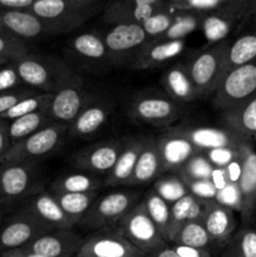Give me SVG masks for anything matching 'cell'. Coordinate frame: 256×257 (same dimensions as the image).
Returning a JSON list of instances; mask_svg holds the SVG:
<instances>
[{
  "label": "cell",
  "mask_w": 256,
  "mask_h": 257,
  "mask_svg": "<svg viewBox=\"0 0 256 257\" xmlns=\"http://www.w3.org/2000/svg\"><path fill=\"white\" fill-rule=\"evenodd\" d=\"M220 3L221 0H190L188 5L193 8H198V9H207V8H215Z\"/></svg>",
  "instance_id": "obj_52"
},
{
  "label": "cell",
  "mask_w": 256,
  "mask_h": 257,
  "mask_svg": "<svg viewBox=\"0 0 256 257\" xmlns=\"http://www.w3.org/2000/svg\"><path fill=\"white\" fill-rule=\"evenodd\" d=\"M155 191L168 205H172L173 202L178 201L181 197L190 192L180 176L178 177L170 176V177L160 178L158 181H156Z\"/></svg>",
  "instance_id": "obj_39"
},
{
  "label": "cell",
  "mask_w": 256,
  "mask_h": 257,
  "mask_svg": "<svg viewBox=\"0 0 256 257\" xmlns=\"http://www.w3.org/2000/svg\"><path fill=\"white\" fill-rule=\"evenodd\" d=\"M124 141L109 140L82 148L69 158V162L78 170L88 173H109L122 151Z\"/></svg>",
  "instance_id": "obj_9"
},
{
  "label": "cell",
  "mask_w": 256,
  "mask_h": 257,
  "mask_svg": "<svg viewBox=\"0 0 256 257\" xmlns=\"http://www.w3.org/2000/svg\"><path fill=\"white\" fill-rule=\"evenodd\" d=\"M241 172L237 181L241 198V216L248 221L256 211V151L251 141L240 146Z\"/></svg>",
  "instance_id": "obj_15"
},
{
  "label": "cell",
  "mask_w": 256,
  "mask_h": 257,
  "mask_svg": "<svg viewBox=\"0 0 256 257\" xmlns=\"http://www.w3.org/2000/svg\"><path fill=\"white\" fill-rule=\"evenodd\" d=\"M68 130V124L52 122L29 137L13 143L0 161L5 165L32 163L33 161L54 152L62 145Z\"/></svg>",
  "instance_id": "obj_2"
},
{
  "label": "cell",
  "mask_w": 256,
  "mask_h": 257,
  "mask_svg": "<svg viewBox=\"0 0 256 257\" xmlns=\"http://www.w3.org/2000/svg\"><path fill=\"white\" fill-rule=\"evenodd\" d=\"M2 257H44L38 253L30 252V251L24 250V248H15V250L3 251Z\"/></svg>",
  "instance_id": "obj_51"
},
{
  "label": "cell",
  "mask_w": 256,
  "mask_h": 257,
  "mask_svg": "<svg viewBox=\"0 0 256 257\" xmlns=\"http://www.w3.org/2000/svg\"><path fill=\"white\" fill-rule=\"evenodd\" d=\"M14 64L22 82L42 93H55L63 85L79 78L64 62L54 58L29 54L15 60Z\"/></svg>",
  "instance_id": "obj_1"
},
{
  "label": "cell",
  "mask_w": 256,
  "mask_h": 257,
  "mask_svg": "<svg viewBox=\"0 0 256 257\" xmlns=\"http://www.w3.org/2000/svg\"><path fill=\"white\" fill-rule=\"evenodd\" d=\"M213 173V166L205 156V153H197L186 162L181 168L180 177L186 181H211Z\"/></svg>",
  "instance_id": "obj_37"
},
{
  "label": "cell",
  "mask_w": 256,
  "mask_h": 257,
  "mask_svg": "<svg viewBox=\"0 0 256 257\" xmlns=\"http://www.w3.org/2000/svg\"><path fill=\"white\" fill-rule=\"evenodd\" d=\"M197 20L192 17H183L172 23L167 32L156 40H181L187 34L192 33L197 27Z\"/></svg>",
  "instance_id": "obj_43"
},
{
  "label": "cell",
  "mask_w": 256,
  "mask_h": 257,
  "mask_svg": "<svg viewBox=\"0 0 256 257\" xmlns=\"http://www.w3.org/2000/svg\"><path fill=\"white\" fill-rule=\"evenodd\" d=\"M165 92L176 103H191L200 98L185 63H177L168 68L162 75Z\"/></svg>",
  "instance_id": "obj_21"
},
{
  "label": "cell",
  "mask_w": 256,
  "mask_h": 257,
  "mask_svg": "<svg viewBox=\"0 0 256 257\" xmlns=\"http://www.w3.org/2000/svg\"><path fill=\"white\" fill-rule=\"evenodd\" d=\"M230 43L222 40L197 53L187 63L188 74L200 97L213 94L225 74L226 53Z\"/></svg>",
  "instance_id": "obj_3"
},
{
  "label": "cell",
  "mask_w": 256,
  "mask_h": 257,
  "mask_svg": "<svg viewBox=\"0 0 256 257\" xmlns=\"http://www.w3.org/2000/svg\"><path fill=\"white\" fill-rule=\"evenodd\" d=\"M148 42V37L141 24H118L105 35L109 60L113 64H122L135 52ZM136 53V54H137Z\"/></svg>",
  "instance_id": "obj_11"
},
{
  "label": "cell",
  "mask_w": 256,
  "mask_h": 257,
  "mask_svg": "<svg viewBox=\"0 0 256 257\" xmlns=\"http://www.w3.org/2000/svg\"><path fill=\"white\" fill-rule=\"evenodd\" d=\"M173 248L181 257H211L210 251L207 248L188 247V246L175 245Z\"/></svg>",
  "instance_id": "obj_48"
},
{
  "label": "cell",
  "mask_w": 256,
  "mask_h": 257,
  "mask_svg": "<svg viewBox=\"0 0 256 257\" xmlns=\"http://www.w3.org/2000/svg\"><path fill=\"white\" fill-rule=\"evenodd\" d=\"M49 231H53L49 226L25 208L3 228L0 233V248L3 251L22 248Z\"/></svg>",
  "instance_id": "obj_10"
},
{
  "label": "cell",
  "mask_w": 256,
  "mask_h": 257,
  "mask_svg": "<svg viewBox=\"0 0 256 257\" xmlns=\"http://www.w3.org/2000/svg\"><path fill=\"white\" fill-rule=\"evenodd\" d=\"M73 52L84 60L90 62H104L109 60L104 39L93 33H84L75 37L72 42Z\"/></svg>",
  "instance_id": "obj_31"
},
{
  "label": "cell",
  "mask_w": 256,
  "mask_h": 257,
  "mask_svg": "<svg viewBox=\"0 0 256 257\" xmlns=\"http://www.w3.org/2000/svg\"><path fill=\"white\" fill-rule=\"evenodd\" d=\"M2 22L5 29L22 38H35L45 30L44 20L30 13L20 10H9L2 15Z\"/></svg>",
  "instance_id": "obj_26"
},
{
  "label": "cell",
  "mask_w": 256,
  "mask_h": 257,
  "mask_svg": "<svg viewBox=\"0 0 256 257\" xmlns=\"http://www.w3.org/2000/svg\"><path fill=\"white\" fill-rule=\"evenodd\" d=\"M70 5L67 0H35L32 5L33 14L44 22H53L69 14Z\"/></svg>",
  "instance_id": "obj_38"
},
{
  "label": "cell",
  "mask_w": 256,
  "mask_h": 257,
  "mask_svg": "<svg viewBox=\"0 0 256 257\" xmlns=\"http://www.w3.org/2000/svg\"><path fill=\"white\" fill-rule=\"evenodd\" d=\"M251 62H256V30L241 35L228 45L225 60V73Z\"/></svg>",
  "instance_id": "obj_28"
},
{
  "label": "cell",
  "mask_w": 256,
  "mask_h": 257,
  "mask_svg": "<svg viewBox=\"0 0 256 257\" xmlns=\"http://www.w3.org/2000/svg\"><path fill=\"white\" fill-rule=\"evenodd\" d=\"M185 185L187 186L188 191L197 197L203 200H216L218 191L212 181H186Z\"/></svg>",
  "instance_id": "obj_46"
},
{
  "label": "cell",
  "mask_w": 256,
  "mask_h": 257,
  "mask_svg": "<svg viewBox=\"0 0 256 257\" xmlns=\"http://www.w3.org/2000/svg\"><path fill=\"white\" fill-rule=\"evenodd\" d=\"M52 193V192H50ZM60 205L62 210L74 221L79 223L85 213L98 198V191L95 192L79 193H52Z\"/></svg>",
  "instance_id": "obj_30"
},
{
  "label": "cell",
  "mask_w": 256,
  "mask_h": 257,
  "mask_svg": "<svg viewBox=\"0 0 256 257\" xmlns=\"http://www.w3.org/2000/svg\"><path fill=\"white\" fill-rule=\"evenodd\" d=\"M74 257H146L117 231H104L83 242Z\"/></svg>",
  "instance_id": "obj_12"
},
{
  "label": "cell",
  "mask_w": 256,
  "mask_h": 257,
  "mask_svg": "<svg viewBox=\"0 0 256 257\" xmlns=\"http://www.w3.org/2000/svg\"><path fill=\"white\" fill-rule=\"evenodd\" d=\"M53 95H54V93H37V94L24 98L19 103H17L14 107L10 108L7 113H4L0 117V119L14 120L17 118L23 117V115L39 112L42 109H47V108H49Z\"/></svg>",
  "instance_id": "obj_35"
},
{
  "label": "cell",
  "mask_w": 256,
  "mask_h": 257,
  "mask_svg": "<svg viewBox=\"0 0 256 257\" xmlns=\"http://www.w3.org/2000/svg\"><path fill=\"white\" fill-rule=\"evenodd\" d=\"M102 180L93 173L77 172L62 176L50 186L52 193H79L95 192L102 187Z\"/></svg>",
  "instance_id": "obj_27"
},
{
  "label": "cell",
  "mask_w": 256,
  "mask_h": 257,
  "mask_svg": "<svg viewBox=\"0 0 256 257\" xmlns=\"http://www.w3.org/2000/svg\"><path fill=\"white\" fill-rule=\"evenodd\" d=\"M37 93L42 92H38V90L32 89V88H27V89H17L12 90V92L0 93V117L4 113H7L10 108L14 107L17 103H19L22 99L37 94Z\"/></svg>",
  "instance_id": "obj_45"
},
{
  "label": "cell",
  "mask_w": 256,
  "mask_h": 257,
  "mask_svg": "<svg viewBox=\"0 0 256 257\" xmlns=\"http://www.w3.org/2000/svg\"><path fill=\"white\" fill-rule=\"evenodd\" d=\"M222 118L233 132L248 141L256 140V93L241 104L223 112Z\"/></svg>",
  "instance_id": "obj_25"
},
{
  "label": "cell",
  "mask_w": 256,
  "mask_h": 257,
  "mask_svg": "<svg viewBox=\"0 0 256 257\" xmlns=\"http://www.w3.org/2000/svg\"><path fill=\"white\" fill-rule=\"evenodd\" d=\"M128 114L133 120L163 127L176 122L181 115L178 103L166 93L146 90L136 94L128 107Z\"/></svg>",
  "instance_id": "obj_5"
},
{
  "label": "cell",
  "mask_w": 256,
  "mask_h": 257,
  "mask_svg": "<svg viewBox=\"0 0 256 257\" xmlns=\"http://www.w3.org/2000/svg\"><path fill=\"white\" fill-rule=\"evenodd\" d=\"M27 210L52 230H73L77 225L62 210L58 201L50 192H42L35 196L28 205Z\"/></svg>",
  "instance_id": "obj_20"
},
{
  "label": "cell",
  "mask_w": 256,
  "mask_h": 257,
  "mask_svg": "<svg viewBox=\"0 0 256 257\" xmlns=\"http://www.w3.org/2000/svg\"><path fill=\"white\" fill-rule=\"evenodd\" d=\"M195 201V195L188 192L180 200L171 205L170 212V226H168V242H173L177 236L178 231L181 230L186 222L190 221V211Z\"/></svg>",
  "instance_id": "obj_36"
},
{
  "label": "cell",
  "mask_w": 256,
  "mask_h": 257,
  "mask_svg": "<svg viewBox=\"0 0 256 257\" xmlns=\"http://www.w3.org/2000/svg\"><path fill=\"white\" fill-rule=\"evenodd\" d=\"M256 93V62L247 63L223 74L213 93V105L221 112L231 109Z\"/></svg>",
  "instance_id": "obj_4"
},
{
  "label": "cell",
  "mask_w": 256,
  "mask_h": 257,
  "mask_svg": "<svg viewBox=\"0 0 256 257\" xmlns=\"http://www.w3.org/2000/svg\"><path fill=\"white\" fill-rule=\"evenodd\" d=\"M8 62H9V60H7V59H3V58H0V67H2V65H5V64H7Z\"/></svg>",
  "instance_id": "obj_56"
},
{
  "label": "cell",
  "mask_w": 256,
  "mask_h": 257,
  "mask_svg": "<svg viewBox=\"0 0 256 257\" xmlns=\"http://www.w3.org/2000/svg\"><path fill=\"white\" fill-rule=\"evenodd\" d=\"M163 172L162 161L156 138H145L135 171L127 186H138L150 183Z\"/></svg>",
  "instance_id": "obj_24"
},
{
  "label": "cell",
  "mask_w": 256,
  "mask_h": 257,
  "mask_svg": "<svg viewBox=\"0 0 256 257\" xmlns=\"http://www.w3.org/2000/svg\"><path fill=\"white\" fill-rule=\"evenodd\" d=\"M118 232L146 256L167 245L151 220L143 202H138L118 223Z\"/></svg>",
  "instance_id": "obj_6"
},
{
  "label": "cell",
  "mask_w": 256,
  "mask_h": 257,
  "mask_svg": "<svg viewBox=\"0 0 256 257\" xmlns=\"http://www.w3.org/2000/svg\"><path fill=\"white\" fill-rule=\"evenodd\" d=\"M157 0H133V5H153Z\"/></svg>",
  "instance_id": "obj_54"
},
{
  "label": "cell",
  "mask_w": 256,
  "mask_h": 257,
  "mask_svg": "<svg viewBox=\"0 0 256 257\" xmlns=\"http://www.w3.org/2000/svg\"><path fill=\"white\" fill-rule=\"evenodd\" d=\"M27 55H29L27 47L19 39L9 34H0V58L15 62Z\"/></svg>",
  "instance_id": "obj_41"
},
{
  "label": "cell",
  "mask_w": 256,
  "mask_h": 257,
  "mask_svg": "<svg viewBox=\"0 0 256 257\" xmlns=\"http://www.w3.org/2000/svg\"><path fill=\"white\" fill-rule=\"evenodd\" d=\"M140 195L132 191L110 192L94 201L80 225L87 228L102 230L107 226L119 223L120 220L138 203Z\"/></svg>",
  "instance_id": "obj_7"
},
{
  "label": "cell",
  "mask_w": 256,
  "mask_h": 257,
  "mask_svg": "<svg viewBox=\"0 0 256 257\" xmlns=\"http://www.w3.org/2000/svg\"><path fill=\"white\" fill-rule=\"evenodd\" d=\"M205 156L210 161L213 168H226L228 165L240 158V146L238 147H223L206 151Z\"/></svg>",
  "instance_id": "obj_42"
},
{
  "label": "cell",
  "mask_w": 256,
  "mask_h": 257,
  "mask_svg": "<svg viewBox=\"0 0 256 257\" xmlns=\"http://www.w3.org/2000/svg\"><path fill=\"white\" fill-rule=\"evenodd\" d=\"M201 222L210 236L211 243L222 247H225L231 237L235 235L237 226L232 208L217 202L216 200L206 201Z\"/></svg>",
  "instance_id": "obj_14"
},
{
  "label": "cell",
  "mask_w": 256,
  "mask_h": 257,
  "mask_svg": "<svg viewBox=\"0 0 256 257\" xmlns=\"http://www.w3.org/2000/svg\"><path fill=\"white\" fill-rule=\"evenodd\" d=\"M35 0H0V5L13 9H22V8L32 7Z\"/></svg>",
  "instance_id": "obj_50"
},
{
  "label": "cell",
  "mask_w": 256,
  "mask_h": 257,
  "mask_svg": "<svg viewBox=\"0 0 256 257\" xmlns=\"http://www.w3.org/2000/svg\"><path fill=\"white\" fill-rule=\"evenodd\" d=\"M143 142H145V138L124 140V145H123L122 151L118 156L117 162L105 178V186L114 187V186L128 185L133 175V171H135L138 157H140L141 151H142Z\"/></svg>",
  "instance_id": "obj_22"
},
{
  "label": "cell",
  "mask_w": 256,
  "mask_h": 257,
  "mask_svg": "<svg viewBox=\"0 0 256 257\" xmlns=\"http://www.w3.org/2000/svg\"><path fill=\"white\" fill-rule=\"evenodd\" d=\"M185 49V40H155L147 42L135 55L131 64L132 69L145 70L162 65L178 57Z\"/></svg>",
  "instance_id": "obj_18"
},
{
  "label": "cell",
  "mask_w": 256,
  "mask_h": 257,
  "mask_svg": "<svg viewBox=\"0 0 256 257\" xmlns=\"http://www.w3.org/2000/svg\"><path fill=\"white\" fill-rule=\"evenodd\" d=\"M20 83L23 82L18 74L15 64L0 68V93L12 92Z\"/></svg>",
  "instance_id": "obj_47"
},
{
  "label": "cell",
  "mask_w": 256,
  "mask_h": 257,
  "mask_svg": "<svg viewBox=\"0 0 256 257\" xmlns=\"http://www.w3.org/2000/svg\"><path fill=\"white\" fill-rule=\"evenodd\" d=\"M148 257H181L178 255L177 252H176V250L173 247H168L167 245L165 246V247L160 248V250L155 251V252L150 253V255H147ZM146 256V257H147Z\"/></svg>",
  "instance_id": "obj_53"
},
{
  "label": "cell",
  "mask_w": 256,
  "mask_h": 257,
  "mask_svg": "<svg viewBox=\"0 0 256 257\" xmlns=\"http://www.w3.org/2000/svg\"><path fill=\"white\" fill-rule=\"evenodd\" d=\"M178 128L197 148L198 152L202 153L215 148L238 147L243 142L248 141L230 128L187 127V125H180Z\"/></svg>",
  "instance_id": "obj_17"
},
{
  "label": "cell",
  "mask_w": 256,
  "mask_h": 257,
  "mask_svg": "<svg viewBox=\"0 0 256 257\" xmlns=\"http://www.w3.org/2000/svg\"><path fill=\"white\" fill-rule=\"evenodd\" d=\"M221 257H256V230L245 227L235 232Z\"/></svg>",
  "instance_id": "obj_33"
},
{
  "label": "cell",
  "mask_w": 256,
  "mask_h": 257,
  "mask_svg": "<svg viewBox=\"0 0 256 257\" xmlns=\"http://www.w3.org/2000/svg\"><path fill=\"white\" fill-rule=\"evenodd\" d=\"M151 220L157 226L163 240L168 242V226H170L171 205H168L155 190L150 191L142 201Z\"/></svg>",
  "instance_id": "obj_32"
},
{
  "label": "cell",
  "mask_w": 256,
  "mask_h": 257,
  "mask_svg": "<svg viewBox=\"0 0 256 257\" xmlns=\"http://www.w3.org/2000/svg\"><path fill=\"white\" fill-rule=\"evenodd\" d=\"M0 34H8L7 29H5L4 24H3V22H2V18H0Z\"/></svg>",
  "instance_id": "obj_55"
},
{
  "label": "cell",
  "mask_w": 256,
  "mask_h": 257,
  "mask_svg": "<svg viewBox=\"0 0 256 257\" xmlns=\"http://www.w3.org/2000/svg\"><path fill=\"white\" fill-rule=\"evenodd\" d=\"M33 178L32 163L7 165L0 171V192L8 198L22 197L32 188Z\"/></svg>",
  "instance_id": "obj_23"
},
{
  "label": "cell",
  "mask_w": 256,
  "mask_h": 257,
  "mask_svg": "<svg viewBox=\"0 0 256 257\" xmlns=\"http://www.w3.org/2000/svg\"><path fill=\"white\" fill-rule=\"evenodd\" d=\"M114 105L109 100H95L88 103L69 125V135L77 138H87L97 133L109 119Z\"/></svg>",
  "instance_id": "obj_19"
},
{
  "label": "cell",
  "mask_w": 256,
  "mask_h": 257,
  "mask_svg": "<svg viewBox=\"0 0 256 257\" xmlns=\"http://www.w3.org/2000/svg\"><path fill=\"white\" fill-rule=\"evenodd\" d=\"M92 100V95L84 88L83 78L79 77L54 93L49 104L50 117L53 122L70 125L83 108Z\"/></svg>",
  "instance_id": "obj_8"
},
{
  "label": "cell",
  "mask_w": 256,
  "mask_h": 257,
  "mask_svg": "<svg viewBox=\"0 0 256 257\" xmlns=\"http://www.w3.org/2000/svg\"><path fill=\"white\" fill-rule=\"evenodd\" d=\"M10 143H12V141L9 137V124H7L2 119L0 120V160L10 148V146H12Z\"/></svg>",
  "instance_id": "obj_49"
},
{
  "label": "cell",
  "mask_w": 256,
  "mask_h": 257,
  "mask_svg": "<svg viewBox=\"0 0 256 257\" xmlns=\"http://www.w3.org/2000/svg\"><path fill=\"white\" fill-rule=\"evenodd\" d=\"M172 19L167 14L160 13V14H153L152 17L145 20L141 25L145 29L148 38H156L157 39L158 37H161V35L167 32L168 28L172 25Z\"/></svg>",
  "instance_id": "obj_44"
},
{
  "label": "cell",
  "mask_w": 256,
  "mask_h": 257,
  "mask_svg": "<svg viewBox=\"0 0 256 257\" xmlns=\"http://www.w3.org/2000/svg\"><path fill=\"white\" fill-rule=\"evenodd\" d=\"M52 122L53 119L50 117L49 108L17 118V119L12 120V123L9 124L10 141L15 143L18 141L24 140Z\"/></svg>",
  "instance_id": "obj_29"
},
{
  "label": "cell",
  "mask_w": 256,
  "mask_h": 257,
  "mask_svg": "<svg viewBox=\"0 0 256 257\" xmlns=\"http://www.w3.org/2000/svg\"><path fill=\"white\" fill-rule=\"evenodd\" d=\"M236 15L231 17H221V15H211L203 22V33L207 40L213 43L222 42L232 28L233 19Z\"/></svg>",
  "instance_id": "obj_40"
},
{
  "label": "cell",
  "mask_w": 256,
  "mask_h": 257,
  "mask_svg": "<svg viewBox=\"0 0 256 257\" xmlns=\"http://www.w3.org/2000/svg\"><path fill=\"white\" fill-rule=\"evenodd\" d=\"M83 242V238L73 230H53L22 248L44 257H73Z\"/></svg>",
  "instance_id": "obj_16"
},
{
  "label": "cell",
  "mask_w": 256,
  "mask_h": 257,
  "mask_svg": "<svg viewBox=\"0 0 256 257\" xmlns=\"http://www.w3.org/2000/svg\"><path fill=\"white\" fill-rule=\"evenodd\" d=\"M175 245L188 246V247L207 248L211 243V238L207 231L203 227L201 220L188 221L181 227L177 236L173 240Z\"/></svg>",
  "instance_id": "obj_34"
},
{
  "label": "cell",
  "mask_w": 256,
  "mask_h": 257,
  "mask_svg": "<svg viewBox=\"0 0 256 257\" xmlns=\"http://www.w3.org/2000/svg\"><path fill=\"white\" fill-rule=\"evenodd\" d=\"M162 161L163 172L167 171H178L186 165L191 157L198 152L197 148L187 140L178 127L171 128L156 138Z\"/></svg>",
  "instance_id": "obj_13"
}]
</instances>
